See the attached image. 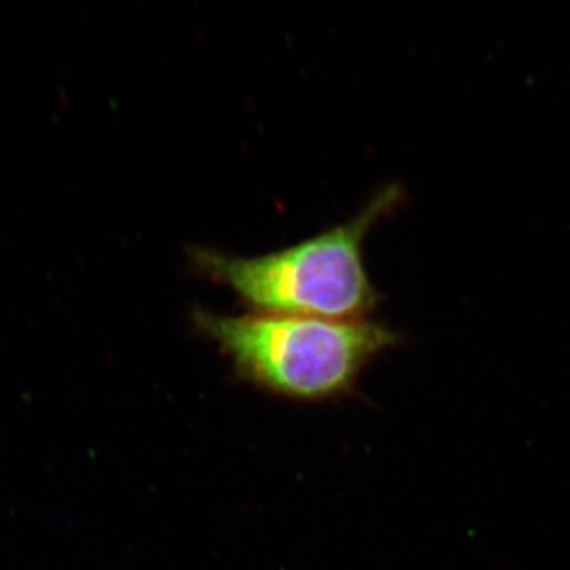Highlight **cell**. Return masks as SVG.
Wrapping results in <instances>:
<instances>
[{
    "mask_svg": "<svg viewBox=\"0 0 570 570\" xmlns=\"http://www.w3.org/2000/svg\"><path fill=\"white\" fill-rule=\"evenodd\" d=\"M194 324L230 358L239 377L275 395L321 401L351 392L377 355L397 335L377 322L243 316L197 309Z\"/></svg>",
    "mask_w": 570,
    "mask_h": 570,
    "instance_id": "obj_2",
    "label": "cell"
},
{
    "mask_svg": "<svg viewBox=\"0 0 570 570\" xmlns=\"http://www.w3.org/2000/svg\"><path fill=\"white\" fill-rule=\"evenodd\" d=\"M400 200L401 190L389 186L346 224L276 253L235 257L193 247L190 258L202 275L230 288L255 313L358 321L379 302L363 243Z\"/></svg>",
    "mask_w": 570,
    "mask_h": 570,
    "instance_id": "obj_1",
    "label": "cell"
}]
</instances>
